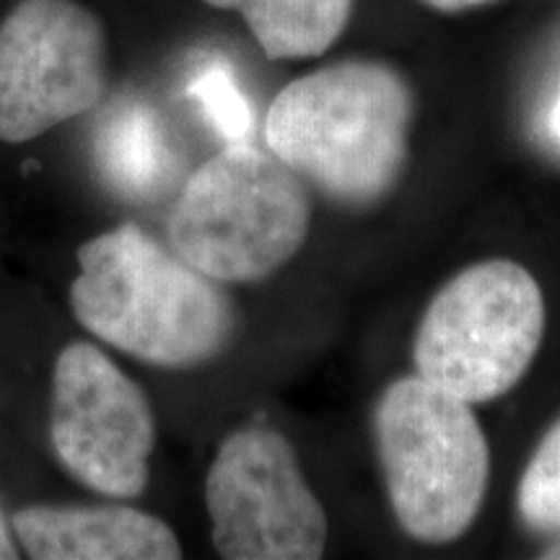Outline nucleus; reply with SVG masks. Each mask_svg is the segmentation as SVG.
<instances>
[{
  "label": "nucleus",
  "instance_id": "obj_1",
  "mask_svg": "<svg viewBox=\"0 0 560 560\" xmlns=\"http://www.w3.org/2000/svg\"><path fill=\"white\" fill-rule=\"evenodd\" d=\"M70 310L96 340L156 369H195L231 346L236 312L215 280L136 223L79 249Z\"/></svg>",
  "mask_w": 560,
  "mask_h": 560
},
{
  "label": "nucleus",
  "instance_id": "obj_2",
  "mask_svg": "<svg viewBox=\"0 0 560 560\" xmlns=\"http://www.w3.org/2000/svg\"><path fill=\"white\" fill-rule=\"evenodd\" d=\"M412 91L395 68L346 60L291 81L265 117L268 151L348 208L395 190L408 164Z\"/></svg>",
  "mask_w": 560,
  "mask_h": 560
},
{
  "label": "nucleus",
  "instance_id": "obj_3",
  "mask_svg": "<svg viewBox=\"0 0 560 560\" xmlns=\"http://www.w3.org/2000/svg\"><path fill=\"white\" fill-rule=\"evenodd\" d=\"M310 229L304 179L272 151L231 143L185 182L170 244L215 283H260L299 255Z\"/></svg>",
  "mask_w": 560,
  "mask_h": 560
},
{
  "label": "nucleus",
  "instance_id": "obj_4",
  "mask_svg": "<svg viewBox=\"0 0 560 560\" xmlns=\"http://www.w3.org/2000/svg\"><path fill=\"white\" fill-rule=\"evenodd\" d=\"M374 436L397 524L425 545L459 540L478 520L490 478L472 405L418 374L402 376L376 405Z\"/></svg>",
  "mask_w": 560,
  "mask_h": 560
},
{
  "label": "nucleus",
  "instance_id": "obj_5",
  "mask_svg": "<svg viewBox=\"0 0 560 560\" xmlns=\"http://www.w3.org/2000/svg\"><path fill=\"white\" fill-rule=\"evenodd\" d=\"M545 338V299L514 260L457 272L420 319L416 374L470 405L499 400L524 380Z\"/></svg>",
  "mask_w": 560,
  "mask_h": 560
},
{
  "label": "nucleus",
  "instance_id": "obj_6",
  "mask_svg": "<svg viewBox=\"0 0 560 560\" xmlns=\"http://www.w3.org/2000/svg\"><path fill=\"white\" fill-rule=\"evenodd\" d=\"M109 83L102 21L75 0H19L0 24V140L30 143L86 115Z\"/></svg>",
  "mask_w": 560,
  "mask_h": 560
},
{
  "label": "nucleus",
  "instance_id": "obj_7",
  "mask_svg": "<svg viewBox=\"0 0 560 560\" xmlns=\"http://www.w3.org/2000/svg\"><path fill=\"white\" fill-rule=\"evenodd\" d=\"M210 537L229 560H317L330 522L291 441L247 425L223 439L206 475Z\"/></svg>",
  "mask_w": 560,
  "mask_h": 560
},
{
  "label": "nucleus",
  "instance_id": "obj_8",
  "mask_svg": "<svg viewBox=\"0 0 560 560\" xmlns=\"http://www.w3.org/2000/svg\"><path fill=\"white\" fill-rule=\"evenodd\" d=\"M52 452L70 478L109 499L149 486L156 418L145 392L94 342H70L52 369Z\"/></svg>",
  "mask_w": 560,
  "mask_h": 560
},
{
  "label": "nucleus",
  "instance_id": "obj_9",
  "mask_svg": "<svg viewBox=\"0 0 560 560\" xmlns=\"http://www.w3.org/2000/svg\"><path fill=\"white\" fill-rule=\"evenodd\" d=\"M19 548L34 560H177L182 545L159 516L122 503L26 506L11 516Z\"/></svg>",
  "mask_w": 560,
  "mask_h": 560
},
{
  "label": "nucleus",
  "instance_id": "obj_10",
  "mask_svg": "<svg viewBox=\"0 0 560 560\" xmlns=\"http://www.w3.org/2000/svg\"><path fill=\"white\" fill-rule=\"evenodd\" d=\"M94 161L102 179L128 200H149L174 174V151L164 120L151 104L117 102L96 125Z\"/></svg>",
  "mask_w": 560,
  "mask_h": 560
},
{
  "label": "nucleus",
  "instance_id": "obj_11",
  "mask_svg": "<svg viewBox=\"0 0 560 560\" xmlns=\"http://www.w3.org/2000/svg\"><path fill=\"white\" fill-rule=\"evenodd\" d=\"M240 11L270 60H304L327 52L346 32L355 0H202Z\"/></svg>",
  "mask_w": 560,
  "mask_h": 560
},
{
  "label": "nucleus",
  "instance_id": "obj_12",
  "mask_svg": "<svg viewBox=\"0 0 560 560\" xmlns=\"http://www.w3.org/2000/svg\"><path fill=\"white\" fill-rule=\"evenodd\" d=\"M516 511L529 529L560 532V418L527 462L516 488Z\"/></svg>",
  "mask_w": 560,
  "mask_h": 560
},
{
  "label": "nucleus",
  "instance_id": "obj_13",
  "mask_svg": "<svg viewBox=\"0 0 560 560\" xmlns=\"http://www.w3.org/2000/svg\"><path fill=\"white\" fill-rule=\"evenodd\" d=\"M187 94L200 104L202 115L208 117L213 130L226 140V145L249 143L252 128H255L252 107L229 66L213 62V66L202 68L187 86Z\"/></svg>",
  "mask_w": 560,
  "mask_h": 560
},
{
  "label": "nucleus",
  "instance_id": "obj_14",
  "mask_svg": "<svg viewBox=\"0 0 560 560\" xmlns=\"http://www.w3.org/2000/svg\"><path fill=\"white\" fill-rule=\"evenodd\" d=\"M19 558V542L16 535H13L11 520L5 516L3 506H0V560H13Z\"/></svg>",
  "mask_w": 560,
  "mask_h": 560
},
{
  "label": "nucleus",
  "instance_id": "obj_15",
  "mask_svg": "<svg viewBox=\"0 0 560 560\" xmlns=\"http://www.w3.org/2000/svg\"><path fill=\"white\" fill-rule=\"evenodd\" d=\"M423 3L444 13H459V11L480 9V5L493 3V0H423Z\"/></svg>",
  "mask_w": 560,
  "mask_h": 560
},
{
  "label": "nucleus",
  "instance_id": "obj_16",
  "mask_svg": "<svg viewBox=\"0 0 560 560\" xmlns=\"http://www.w3.org/2000/svg\"><path fill=\"white\" fill-rule=\"evenodd\" d=\"M550 125H552V132H556V138L560 140V96H558L556 107H552V115H550Z\"/></svg>",
  "mask_w": 560,
  "mask_h": 560
},
{
  "label": "nucleus",
  "instance_id": "obj_17",
  "mask_svg": "<svg viewBox=\"0 0 560 560\" xmlns=\"http://www.w3.org/2000/svg\"><path fill=\"white\" fill-rule=\"evenodd\" d=\"M542 558H548V560H560V540H558V542H552L550 548L542 552Z\"/></svg>",
  "mask_w": 560,
  "mask_h": 560
}]
</instances>
